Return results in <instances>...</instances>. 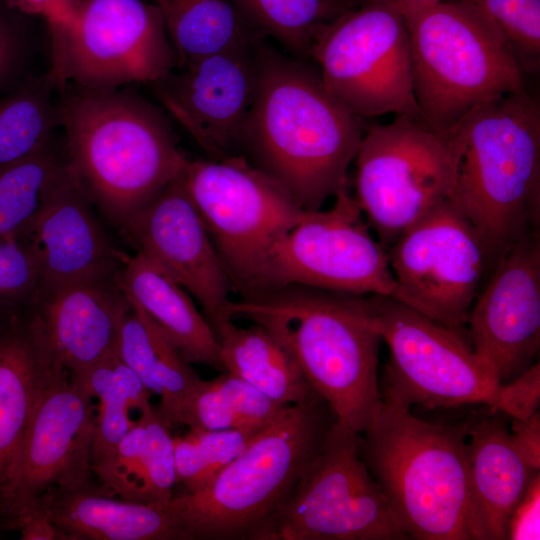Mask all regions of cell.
I'll use <instances>...</instances> for the list:
<instances>
[{"mask_svg":"<svg viewBox=\"0 0 540 540\" xmlns=\"http://www.w3.org/2000/svg\"><path fill=\"white\" fill-rule=\"evenodd\" d=\"M338 102L312 61L258 46V81L243 155L282 184L303 210L348 189V168L365 130Z\"/></svg>","mask_w":540,"mask_h":540,"instance_id":"6da1fadb","label":"cell"},{"mask_svg":"<svg viewBox=\"0 0 540 540\" xmlns=\"http://www.w3.org/2000/svg\"><path fill=\"white\" fill-rule=\"evenodd\" d=\"M225 312L271 332L340 424L359 434L380 412L382 337L371 297L288 285L230 300Z\"/></svg>","mask_w":540,"mask_h":540,"instance_id":"7a4b0ae2","label":"cell"},{"mask_svg":"<svg viewBox=\"0 0 540 540\" xmlns=\"http://www.w3.org/2000/svg\"><path fill=\"white\" fill-rule=\"evenodd\" d=\"M59 92L68 162L93 206L123 233L190 159L163 112L140 95L76 86Z\"/></svg>","mask_w":540,"mask_h":540,"instance_id":"3957f363","label":"cell"},{"mask_svg":"<svg viewBox=\"0 0 540 540\" xmlns=\"http://www.w3.org/2000/svg\"><path fill=\"white\" fill-rule=\"evenodd\" d=\"M451 129L459 158L450 199L475 228L490 274L512 245L539 231L540 105L527 89L509 93Z\"/></svg>","mask_w":540,"mask_h":540,"instance_id":"277c9868","label":"cell"},{"mask_svg":"<svg viewBox=\"0 0 540 540\" xmlns=\"http://www.w3.org/2000/svg\"><path fill=\"white\" fill-rule=\"evenodd\" d=\"M336 422L312 391L286 406L206 487L174 494L188 539L274 540L285 506Z\"/></svg>","mask_w":540,"mask_h":540,"instance_id":"5b68a950","label":"cell"},{"mask_svg":"<svg viewBox=\"0 0 540 540\" xmlns=\"http://www.w3.org/2000/svg\"><path fill=\"white\" fill-rule=\"evenodd\" d=\"M469 419L434 424L382 404L357 437L359 456L407 539L477 540L466 438Z\"/></svg>","mask_w":540,"mask_h":540,"instance_id":"8992f818","label":"cell"},{"mask_svg":"<svg viewBox=\"0 0 540 540\" xmlns=\"http://www.w3.org/2000/svg\"><path fill=\"white\" fill-rule=\"evenodd\" d=\"M401 12L413 90L429 128L448 131L474 108L526 90L500 34L474 7L446 0Z\"/></svg>","mask_w":540,"mask_h":540,"instance_id":"52a82bcc","label":"cell"},{"mask_svg":"<svg viewBox=\"0 0 540 540\" xmlns=\"http://www.w3.org/2000/svg\"><path fill=\"white\" fill-rule=\"evenodd\" d=\"M182 178L235 293H257L270 249L305 210L245 156L189 160Z\"/></svg>","mask_w":540,"mask_h":540,"instance_id":"ba28073f","label":"cell"},{"mask_svg":"<svg viewBox=\"0 0 540 540\" xmlns=\"http://www.w3.org/2000/svg\"><path fill=\"white\" fill-rule=\"evenodd\" d=\"M452 132L410 117L365 126L355 160V200L387 251L433 208L451 198L458 165Z\"/></svg>","mask_w":540,"mask_h":540,"instance_id":"9c48e42d","label":"cell"},{"mask_svg":"<svg viewBox=\"0 0 540 540\" xmlns=\"http://www.w3.org/2000/svg\"><path fill=\"white\" fill-rule=\"evenodd\" d=\"M56 89L152 84L177 68L163 11L143 0H79L70 18L49 26Z\"/></svg>","mask_w":540,"mask_h":540,"instance_id":"30bf717a","label":"cell"},{"mask_svg":"<svg viewBox=\"0 0 540 540\" xmlns=\"http://www.w3.org/2000/svg\"><path fill=\"white\" fill-rule=\"evenodd\" d=\"M370 297L389 350L382 404L402 410L492 404L500 383L466 336L396 298Z\"/></svg>","mask_w":540,"mask_h":540,"instance_id":"8fae6325","label":"cell"},{"mask_svg":"<svg viewBox=\"0 0 540 540\" xmlns=\"http://www.w3.org/2000/svg\"><path fill=\"white\" fill-rule=\"evenodd\" d=\"M310 61L329 94L355 115L364 119L392 113L426 125L413 90L401 11L381 4L351 8L320 31Z\"/></svg>","mask_w":540,"mask_h":540,"instance_id":"7c38bea8","label":"cell"},{"mask_svg":"<svg viewBox=\"0 0 540 540\" xmlns=\"http://www.w3.org/2000/svg\"><path fill=\"white\" fill-rule=\"evenodd\" d=\"M288 285L396 296L387 251L373 238L348 189L335 196L328 210H305L270 249L258 292Z\"/></svg>","mask_w":540,"mask_h":540,"instance_id":"4fadbf2b","label":"cell"},{"mask_svg":"<svg viewBox=\"0 0 540 540\" xmlns=\"http://www.w3.org/2000/svg\"><path fill=\"white\" fill-rule=\"evenodd\" d=\"M357 437L336 422L285 506L274 540L407 539L359 456Z\"/></svg>","mask_w":540,"mask_h":540,"instance_id":"5bb4252c","label":"cell"},{"mask_svg":"<svg viewBox=\"0 0 540 540\" xmlns=\"http://www.w3.org/2000/svg\"><path fill=\"white\" fill-rule=\"evenodd\" d=\"M387 255L397 283L393 298L468 338L465 326L486 265L475 228L453 201L408 227Z\"/></svg>","mask_w":540,"mask_h":540,"instance_id":"9a60e30c","label":"cell"},{"mask_svg":"<svg viewBox=\"0 0 540 540\" xmlns=\"http://www.w3.org/2000/svg\"><path fill=\"white\" fill-rule=\"evenodd\" d=\"M92 398L67 370L43 391L0 488L9 527L51 488L92 480Z\"/></svg>","mask_w":540,"mask_h":540,"instance_id":"2e32d148","label":"cell"},{"mask_svg":"<svg viewBox=\"0 0 540 540\" xmlns=\"http://www.w3.org/2000/svg\"><path fill=\"white\" fill-rule=\"evenodd\" d=\"M261 42L202 58L151 84L160 104L209 159L244 156Z\"/></svg>","mask_w":540,"mask_h":540,"instance_id":"e0dca14e","label":"cell"},{"mask_svg":"<svg viewBox=\"0 0 540 540\" xmlns=\"http://www.w3.org/2000/svg\"><path fill=\"white\" fill-rule=\"evenodd\" d=\"M471 308L468 338L506 383L535 364L540 344V237L530 233L499 260Z\"/></svg>","mask_w":540,"mask_h":540,"instance_id":"ac0fdd59","label":"cell"},{"mask_svg":"<svg viewBox=\"0 0 540 540\" xmlns=\"http://www.w3.org/2000/svg\"><path fill=\"white\" fill-rule=\"evenodd\" d=\"M182 174L122 234L199 303L214 331L231 319L225 308L235 288L186 192Z\"/></svg>","mask_w":540,"mask_h":540,"instance_id":"d6986e66","label":"cell"},{"mask_svg":"<svg viewBox=\"0 0 540 540\" xmlns=\"http://www.w3.org/2000/svg\"><path fill=\"white\" fill-rule=\"evenodd\" d=\"M92 206L67 158L39 212L17 237L38 265L37 295L118 276L126 257L110 244Z\"/></svg>","mask_w":540,"mask_h":540,"instance_id":"ffe728a7","label":"cell"},{"mask_svg":"<svg viewBox=\"0 0 540 540\" xmlns=\"http://www.w3.org/2000/svg\"><path fill=\"white\" fill-rule=\"evenodd\" d=\"M30 307L72 377L117 352L121 326L131 309L117 277L62 286L37 295Z\"/></svg>","mask_w":540,"mask_h":540,"instance_id":"44dd1931","label":"cell"},{"mask_svg":"<svg viewBox=\"0 0 540 540\" xmlns=\"http://www.w3.org/2000/svg\"><path fill=\"white\" fill-rule=\"evenodd\" d=\"M504 414L470 416L466 460L477 540H506L510 518L539 471L515 450Z\"/></svg>","mask_w":540,"mask_h":540,"instance_id":"7402d4cb","label":"cell"},{"mask_svg":"<svg viewBox=\"0 0 540 540\" xmlns=\"http://www.w3.org/2000/svg\"><path fill=\"white\" fill-rule=\"evenodd\" d=\"M31 511L44 514L70 540H189L171 501L122 499L93 480L51 488Z\"/></svg>","mask_w":540,"mask_h":540,"instance_id":"603a6c76","label":"cell"},{"mask_svg":"<svg viewBox=\"0 0 540 540\" xmlns=\"http://www.w3.org/2000/svg\"><path fill=\"white\" fill-rule=\"evenodd\" d=\"M64 370L30 307L0 330V488L43 391Z\"/></svg>","mask_w":540,"mask_h":540,"instance_id":"cb8c5ba5","label":"cell"},{"mask_svg":"<svg viewBox=\"0 0 540 540\" xmlns=\"http://www.w3.org/2000/svg\"><path fill=\"white\" fill-rule=\"evenodd\" d=\"M117 283L129 302L164 330L189 363L225 371L211 325L196 308L192 296L159 265L137 251L126 257Z\"/></svg>","mask_w":540,"mask_h":540,"instance_id":"d4e9b609","label":"cell"},{"mask_svg":"<svg viewBox=\"0 0 540 540\" xmlns=\"http://www.w3.org/2000/svg\"><path fill=\"white\" fill-rule=\"evenodd\" d=\"M120 330L117 354L160 398L157 410L171 427L181 426L187 399L201 379L164 330L141 308L130 303Z\"/></svg>","mask_w":540,"mask_h":540,"instance_id":"484cf974","label":"cell"},{"mask_svg":"<svg viewBox=\"0 0 540 540\" xmlns=\"http://www.w3.org/2000/svg\"><path fill=\"white\" fill-rule=\"evenodd\" d=\"M214 333L225 371L246 381L272 401L288 406L305 399L313 390L283 345L263 326L239 327L233 320Z\"/></svg>","mask_w":540,"mask_h":540,"instance_id":"4316f807","label":"cell"},{"mask_svg":"<svg viewBox=\"0 0 540 540\" xmlns=\"http://www.w3.org/2000/svg\"><path fill=\"white\" fill-rule=\"evenodd\" d=\"M162 11L177 68L267 39L233 0H167Z\"/></svg>","mask_w":540,"mask_h":540,"instance_id":"83f0119b","label":"cell"},{"mask_svg":"<svg viewBox=\"0 0 540 540\" xmlns=\"http://www.w3.org/2000/svg\"><path fill=\"white\" fill-rule=\"evenodd\" d=\"M285 407L224 371L215 378L198 381L184 406L181 425L192 430L237 429L258 433Z\"/></svg>","mask_w":540,"mask_h":540,"instance_id":"f1b7e54d","label":"cell"},{"mask_svg":"<svg viewBox=\"0 0 540 540\" xmlns=\"http://www.w3.org/2000/svg\"><path fill=\"white\" fill-rule=\"evenodd\" d=\"M100 401L95 417L90 466L108 459L119 441L133 427L131 409L150 407L151 393L117 352L75 378Z\"/></svg>","mask_w":540,"mask_h":540,"instance_id":"f546056e","label":"cell"},{"mask_svg":"<svg viewBox=\"0 0 540 540\" xmlns=\"http://www.w3.org/2000/svg\"><path fill=\"white\" fill-rule=\"evenodd\" d=\"M52 77L33 79L0 101V169L40 150L60 125ZM57 90V89H56Z\"/></svg>","mask_w":540,"mask_h":540,"instance_id":"4dcf8cb0","label":"cell"},{"mask_svg":"<svg viewBox=\"0 0 540 540\" xmlns=\"http://www.w3.org/2000/svg\"><path fill=\"white\" fill-rule=\"evenodd\" d=\"M248 20L292 57L310 61L320 31L354 7L351 0H233Z\"/></svg>","mask_w":540,"mask_h":540,"instance_id":"1f68e13d","label":"cell"},{"mask_svg":"<svg viewBox=\"0 0 540 540\" xmlns=\"http://www.w3.org/2000/svg\"><path fill=\"white\" fill-rule=\"evenodd\" d=\"M54 140V139H53ZM0 169V239L18 237L44 204L67 162L54 141Z\"/></svg>","mask_w":540,"mask_h":540,"instance_id":"d6a6232c","label":"cell"},{"mask_svg":"<svg viewBox=\"0 0 540 540\" xmlns=\"http://www.w3.org/2000/svg\"><path fill=\"white\" fill-rule=\"evenodd\" d=\"M259 433V432H258ZM237 429L192 430L174 437L176 483L195 493L232 462L258 434Z\"/></svg>","mask_w":540,"mask_h":540,"instance_id":"836d02e7","label":"cell"},{"mask_svg":"<svg viewBox=\"0 0 540 540\" xmlns=\"http://www.w3.org/2000/svg\"><path fill=\"white\" fill-rule=\"evenodd\" d=\"M474 7L500 34L523 74L540 69V0H459Z\"/></svg>","mask_w":540,"mask_h":540,"instance_id":"e575fe53","label":"cell"},{"mask_svg":"<svg viewBox=\"0 0 540 540\" xmlns=\"http://www.w3.org/2000/svg\"><path fill=\"white\" fill-rule=\"evenodd\" d=\"M146 450V425L140 415L119 441L112 455L91 467L98 485L104 491L122 499L146 503L143 494Z\"/></svg>","mask_w":540,"mask_h":540,"instance_id":"d590c367","label":"cell"},{"mask_svg":"<svg viewBox=\"0 0 540 540\" xmlns=\"http://www.w3.org/2000/svg\"><path fill=\"white\" fill-rule=\"evenodd\" d=\"M147 431L143 494L146 503L166 505L176 484L174 436L171 427L152 405L140 412Z\"/></svg>","mask_w":540,"mask_h":540,"instance_id":"8d00e7d4","label":"cell"},{"mask_svg":"<svg viewBox=\"0 0 540 540\" xmlns=\"http://www.w3.org/2000/svg\"><path fill=\"white\" fill-rule=\"evenodd\" d=\"M39 284L31 252L16 237L0 239V302L21 310L34 300Z\"/></svg>","mask_w":540,"mask_h":540,"instance_id":"74e56055","label":"cell"},{"mask_svg":"<svg viewBox=\"0 0 540 540\" xmlns=\"http://www.w3.org/2000/svg\"><path fill=\"white\" fill-rule=\"evenodd\" d=\"M540 366L533 364L514 379L500 384L493 402L488 406L516 420H527L539 411Z\"/></svg>","mask_w":540,"mask_h":540,"instance_id":"f35d334b","label":"cell"},{"mask_svg":"<svg viewBox=\"0 0 540 540\" xmlns=\"http://www.w3.org/2000/svg\"><path fill=\"white\" fill-rule=\"evenodd\" d=\"M14 12L0 0V88L14 76L25 49V37Z\"/></svg>","mask_w":540,"mask_h":540,"instance_id":"ab89813d","label":"cell"},{"mask_svg":"<svg viewBox=\"0 0 540 540\" xmlns=\"http://www.w3.org/2000/svg\"><path fill=\"white\" fill-rule=\"evenodd\" d=\"M539 476H536L510 518L508 539H539Z\"/></svg>","mask_w":540,"mask_h":540,"instance_id":"60d3db41","label":"cell"},{"mask_svg":"<svg viewBox=\"0 0 540 540\" xmlns=\"http://www.w3.org/2000/svg\"><path fill=\"white\" fill-rule=\"evenodd\" d=\"M512 444L525 463L540 470V414L539 411L527 420L512 419L510 425Z\"/></svg>","mask_w":540,"mask_h":540,"instance_id":"b9f144b4","label":"cell"},{"mask_svg":"<svg viewBox=\"0 0 540 540\" xmlns=\"http://www.w3.org/2000/svg\"><path fill=\"white\" fill-rule=\"evenodd\" d=\"M11 528L20 531L22 540H70L61 528L38 511L21 516Z\"/></svg>","mask_w":540,"mask_h":540,"instance_id":"7bdbcfd3","label":"cell"},{"mask_svg":"<svg viewBox=\"0 0 540 540\" xmlns=\"http://www.w3.org/2000/svg\"><path fill=\"white\" fill-rule=\"evenodd\" d=\"M19 13L41 16L49 26L58 25L69 19V14L60 0H4Z\"/></svg>","mask_w":540,"mask_h":540,"instance_id":"ee69618b","label":"cell"},{"mask_svg":"<svg viewBox=\"0 0 540 540\" xmlns=\"http://www.w3.org/2000/svg\"><path fill=\"white\" fill-rule=\"evenodd\" d=\"M446 0H351L355 6L361 4H381L389 7H393L399 11H403L410 8H417L422 6H428L443 2Z\"/></svg>","mask_w":540,"mask_h":540,"instance_id":"f6af8a7d","label":"cell"},{"mask_svg":"<svg viewBox=\"0 0 540 540\" xmlns=\"http://www.w3.org/2000/svg\"><path fill=\"white\" fill-rule=\"evenodd\" d=\"M20 310L13 309L0 302V330L18 313Z\"/></svg>","mask_w":540,"mask_h":540,"instance_id":"bcb514c9","label":"cell"},{"mask_svg":"<svg viewBox=\"0 0 540 540\" xmlns=\"http://www.w3.org/2000/svg\"><path fill=\"white\" fill-rule=\"evenodd\" d=\"M60 1L63 7L65 8V10L67 11V13L69 14V18H70L79 0H60Z\"/></svg>","mask_w":540,"mask_h":540,"instance_id":"7dc6e473","label":"cell"},{"mask_svg":"<svg viewBox=\"0 0 540 540\" xmlns=\"http://www.w3.org/2000/svg\"><path fill=\"white\" fill-rule=\"evenodd\" d=\"M152 1H153V3L157 4L158 6H160L161 9L164 8V6H165V4H166V2H167V0H152Z\"/></svg>","mask_w":540,"mask_h":540,"instance_id":"c3c4849f","label":"cell"}]
</instances>
